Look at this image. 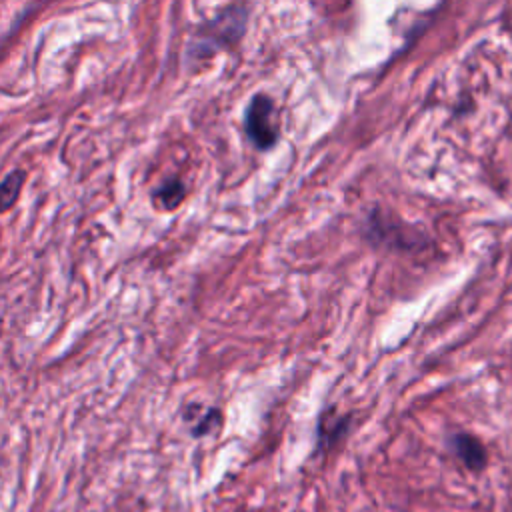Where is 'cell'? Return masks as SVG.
Listing matches in <instances>:
<instances>
[{"label":"cell","mask_w":512,"mask_h":512,"mask_svg":"<svg viewBox=\"0 0 512 512\" xmlns=\"http://www.w3.org/2000/svg\"><path fill=\"white\" fill-rule=\"evenodd\" d=\"M248 22V6L244 4H234L218 12L210 22H206L198 30V40H200V54H204V48L218 50L222 46H232L236 44Z\"/></svg>","instance_id":"1"},{"label":"cell","mask_w":512,"mask_h":512,"mask_svg":"<svg viewBox=\"0 0 512 512\" xmlns=\"http://www.w3.org/2000/svg\"><path fill=\"white\" fill-rule=\"evenodd\" d=\"M244 130L250 142L258 150H270L280 138L278 122H276V106L268 94H254L246 114H244Z\"/></svg>","instance_id":"2"},{"label":"cell","mask_w":512,"mask_h":512,"mask_svg":"<svg viewBox=\"0 0 512 512\" xmlns=\"http://www.w3.org/2000/svg\"><path fill=\"white\" fill-rule=\"evenodd\" d=\"M448 446L452 450V454L472 472H480L484 470L486 462H488V454L484 444L468 432H456L448 438Z\"/></svg>","instance_id":"3"},{"label":"cell","mask_w":512,"mask_h":512,"mask_svg":"<svg viewBox=\"0 0 512 512\" xmlns=\"http://www.w3.org/2000/svg\"><path fill=\"white\" fill-rule=\"evenodd\" d=\"M350 422H352V418L348 414H338L334 408L324 410L318 418V428H316L318 452L330 450L334 444H338L346 436Z\"/></svg>","instance_id":"4"},{"label":"cell","mask_w":512,"mask_h":512,"mask_svg":"<svg viewBox=\"0 0 512 512\" xmlns=\"http://www.w3.org/2000/svg\"><path fill=\"white\" fill-rule=\"evenodd\" d=\"M24 178H26V174L22 170H12L0 182V212L8 210L16 202V198L24 186Z\"/></svg>","instance_id":"5"},{"label":"cell","mask_w":512,"mask_h":512,"mask_svg":"<svg viewBox=\"0 0 512 512\" xmlns=\"http://www.w3.org/2000/svg\"><path fill=\"white\" fill-rule=\"evenodd\" d=\"M184 194H186L184 184H182L180 180L172 178V180H166V182L154 192V200H156L164 210H172V208H176V206L184 200Z\"/></svg>","instance_id":"6"},{"label":"cell","mask_w":512,"mask_h":512,"mask_svg":"<svg viewBox=\"0 0 512 512\" xmlns=\"http://www.w3.org/2000/svg\"><path fill=\"white\" fill-rule=\"evenodd\" d=\"M222 422V416H220V410L216 408H208L200 414V418L196 420V424L192 426V434L194 436H206L210 432H214Z\"/></svg>","instance_id":"7"}]
</instances>
